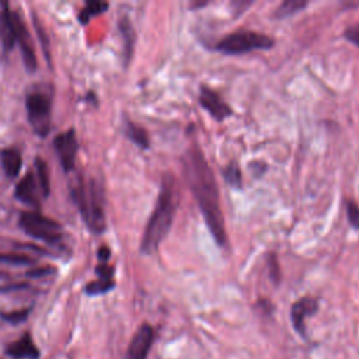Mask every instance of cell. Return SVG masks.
Returning a JSON list of instances; mask_svg holds the SVG:
<instances>
[{
    "instance_id": "4316f807",
    "label": "cell",
    "mask_w": 359,
    "mask_h": 359,
    "mask_svg": "<svg viewBox=\"0 0 359 359\" xmlns=\"http://www.w3.org/2000/svg\"><path fill=\"white\" fill-rule=\"evenodd\" d=\"M268 262H269V275H271V279H272L273 283H278L279 279H280V272H279V266H278L276 257H269Z\"/></svg>"
},
{
    "instance_id": "83f0119b",
    "label": "cell",
    "mask_w": 359,
    "mask_h": 359,
    "mask_svg": "<svg viewBox=\"0 0 359 359\" xmlns=\"http://www.w3.org/2000/svg\"><path fill=\"white\" fill-rule=\"evenodd\" d=\"M95 272L98 275V278H104V279H112L114 275V268L109 266L108 264H100L95 268Z\"/></svg>"
},
{
    "instance_id": "9a60e30c",
    "label": "cell",
    "mask_w": 359,
    "mask_h": 359,
    "mask_svg": "<svg viewBox=\"0 0 359 359\" xmlns=\"http://www.w3.org/2000/svg\"><path fill=\"white\" fill-rule=\"evenodd\" d=\"M22 158L21 153L17 149L8 147L1 151V165L4 170V174L8 178H15L21 170Z\"/></svg>"
},
{
    "instance_id": "2e32d148",
    "label": "cell",
    "mask_w": 359,
    "mask_h": 359,
    "mask_svg": "<svg viewBox=\"0 0 359 359\" xmlns=\"http://www.w3.org/2000/svg\"><path fill=\"white\" fill-rule=\"evenodd\" d=\"M118 25H119V31H121V35H122V39H123V56H125V60L128 62L132 56V52H133L135 29H133L128 17L121 18Z\"/></svg>"
},
{
    "instance_id": "277c9868",
    "label": "cell",
    "mask_w": 359,
    "mask_h": 359,
    "mask_svg": "<svg viewBox=\"0 0 359 359\" xmlns=\"http://www.w3.org/2000/svg\"><path fill=\"white\" fill-rule=\"evenodd\" d=\"M273 39L255 31H236L223 36L215 45V49L224 55H244L257 49H271Z\"/></svg>"
},
{
    "instance_id": "8992f818",
    "label": "cell",
    "mask_w": 359,
    "mask_h": 359,
    "mask_svg": "<svg viewBox=\"0 0 359 359\" xmlns=\"http://www.w3.org/2000/svg\"><path fill=\"white\" fill-rule=\"evenodd\" d=\"M28 121L34 132L39 136H46L50 130V100L41 91H32L27 97Z\"/></svg>"
},
{
    "instance_id": "d6986e66",
    "label": "cell",
    "mask_w": 359,
    "mask_h": 359,
    "mask_svg": "<svg viewBox=\"0 0 359 359\" xmlns=\"http://www.w3.org/2000/svg\"><path fill=\"white\" fill-rule=\"evenodd\" d=\"M306 6H307V1H304V0H285L275 10V17H278V18L289 17V15L294 14L296 11L304 8Z\"/></svg>"
},
{
    "instance_id": "5bb4252c",
    "label": "cell",
    "mask_w": 359,
    "mask_h": 359,
    "mask_svg": "<svg viewBox=\"0 0 359 359\" xmlns=\"http://www.w3.org/2000/svg\"><path fill=\"white\" fill-rule=\"evenodd\" d=\"M15 198L24 202L28 206H32L35 209L39 208L38 196H36V185H35V177L32 172H28L15 187Z\"/></svg>"
},
{
    "instance_id": "5b68a950",
    "label": "cell",
    "mask_w": 359,
    "mask_h": 359,
    "mask_svg": "<svg viewBox=\"0 0 359 359\" xmlns=\"http://www.w3.org/2000/svg\"><path fill=\"white\" fill-rule=\"evenodd\" d=\"M20 227L31 237L38 238L45 243H49V244L57 243L63 236L62 226L57 222H55L46 216H42L38 212L21 213Z\"/></svg>"
},
{
    "instance_id": "8fae6325",
    "label": "cell",
    "mask_w": 359,
    "mask_h": 359,
    "mask_svg": "<svg viewBox=\"0 0 359 359\" xmlns=\"http://www.w3.org/2000/svg\"><path fill=\"white\" fill-rule=\"evenodd\" d=\"M14 20H15V35H17V42L20 43L22 62L28 72H34L36 69V56H35L31 35L25 24L21 21V18L15 13H14Z\"/></svg>"
},
{
    "instance_id": "7a4b0ae2",
    "label": "cell",
    "mask_w": 359,
    "mask_h": 359,
    "mask_svg": "<svg viewBox=\"0 0 359 359\" xmlns=\"http://www.w3.org/2000/svg\"><path fill=\"white\" fill-rule=\"evenodd\" d=\"M180 201L178 184L171 174H164L160 184V192L156 206L150 215V219L143 231L140 241V251L143 254H151L157 250L171 229L175 210Z\"/></svg>"
},
{
    "instance_id": "30bf717a",
    "label": "cell",
    "mask_w": 359,
    "mask_h": 359,
    "mask_svg": "<svg viewBox=\"0 0 359 359\" xmlns=\"http://www.w3.org/2000/svg\"><path fill=\"white\" fill-rule=\"evenodd\" d=\"M318 310V302L314 297L304 296L296 300L290 309V320L296 332L306 337V318L316 314Z\"/></svg>"
},
{
    "instance_id": "484cf974",
    "label": "cell",
    "mask_w": 359,
    "mask_h": 359,
    "mask_svg": "<svg viewBox=\"0 0 359 359\" xmlns=\"http://www.w3.org/2000/svg\"><path fill=\"white\" fill-rule=\"evenodd\" d=\"M344 38L349 42H352L353 45L359 46V24L351 25L344 31Z\"/></svg>"
},
{
    "instance_id": "603a6c76",
    "label": "cell",
    "mask_w": 359,
    "mask_h": 359,
    "mask_svg": "<svg viewBox=\"0 0 359 359\" xmlns=\"http://www.w3.org/2000/svg\"><path fill=\"white\" fill-rule=\"evenodd\" d=\"M0 262L8 264V265H31L35 262V259L24 254L0 252Z\"/></svg>"
},
{
    "instance_id": "f1b7e54d",
    "label": "cell",
    "mask_w": 359,
    "mask_h": 359,
    "mask_svg": "<svg viewBox=\"0 0 359 359\" xmlns=\"http://www.w3.org/2000/svg\"><path fill=\"white\" fill-rule=\"evenodd\" d=\"M53 272H55L53 266H41V268H35V269L28 271L27 275L38 278V276H45V275H49V273H53Z\"/></svg>"
},
{
    "instance_id": "3957f363",
    "label": "cell",
    "mask_w": 359,
    "mask_h": 359,
    "mask_svg": "<svg viewBox=\"0 0 359 359\" xmlns=\"http://www.w3.org/2000/svg\"><path fill=\"white\" fill-rule=\"evenodd\" d=\"M72 198L76 202L79 210L81 212L87 226L94 233H102L105 229V215L102 208V194L94 184L90 181L88 185H84L81 178H74V184L70 185Z\"/></svg>"
},
{
    "instance_id": "ffe728a7",
    "label": "cell",
    "mask_w": 359,
    "mask_h": 359,
    "mask_svg": "<svg viewBox=\"0 0 359 359\" xmlns=\"http://www.w3.org/2000/svg\"><path fill=\"white\" fill-rule=\"evenodd\" d=\"M107 8H108V3H102V1H87V3H86V7L81 10L79 18H80V21H81L83 24H87V21H88L91 17H94V15H97V14L105 11Z\"/></svg>"
},
{
    "instance_id": "7402d4cb",
    "label": "cell",
    "mask_w": 359,
    "mask_h": 359,
    "mask_svg": "<svg viewBox=\"0 0 359 359\" xmlns=\"http://www.w3.org/2000/svg\"><path fill=\"white\" fill-rule=\"evenodd\" d=\"M114 286H115V283H114L112 279L98 278L97 280H94V282H91V283H88L86 286V293L90 294V296L101 294V293H105V292L111 290Z\"/></svg>"
},
{
    "instance_id": "f546056e",
    "label": "cell",
    "mask_w": 359,
    "mask_h": 359,
    "mask_svg": "<svg viewBox=\"0 0 359 359\" xmlns=\"http://www.w3.org/2000/svg\"><path fill=\"white\" fill-rule=\"evenodd\" d=\"M97 255H98V259H100L101 264H107V261H108L109 257H111V250L104 245V247H101V248L98 250Z\"/></svg>"
},
{
    "instance_id": "4fadbf2b",
    "label": "cell",
    "mask_w": 359,
    "mask_h": 359,
    "mask_svg": "<svg viewBox=\"0 0 359 359\" xmlns=\"http://www.w3.org/2000/svg\"><path fill=\"white\" fill-rule=\"evenodd\" d=\"M6 353L13 358H22V359H36L39 356V351L35 346L34 341L31 339L29 334L22 335L15 342L6 346Z\"/></svg>"
},
{
    "instance_id": "44dd1931",
    "label": "cell",
    "mask_w": 359,
    "mask_h": 359,
    "mask_svg": "<svg viewBox=\"0 0 359 359\" xmlns=\"http://www.w3.org/2000/svg\"><path fill=\"white\" fill-rule=\"evenodd\" d=\"M223 177L226 180L227 184H230L233 188H241L243 182H241V171L238 168V165L231 161L230 164H227L223 170Z\"/></svg>"
},
{
    "instance_id": "7c38bea8",
    "label": "cell",
    "mask_w": 359,
    "mask_h": 359,
    "mask_svg": "<svg viewBox=\"0 0 359 359\" xmlns=\"http://www.w3.org/2000/svg\"><path fill=\"white\" fill-rule=\"evenodd\" d=\"M0 36H1L3 48L6 50H10L14 46V43L17 42L14 13L8 8L7 3H3V11H1V17H0Z\"/></svg>"
},
{
    "instance_id": "ac0fdd59",
    "label": "cell",
    "mask_w": 359,
    "mask_h": 359,
    "mask_svg": "<svg viewBox=\"0 0 359 359\" xmlns=\"http://www.w3.org/2000/svg\"><path fill=\"white\" fill-rule=\"evenodd\" d=\"M35 168H36V177L39 181V187L43 196H48L50 192V182H49V170L48 164L38 156L35 158Z\"/></svg>"
},
{
    "instance_id": "6da1fadb",
    "label": "cell",
    "mask_w": 359,
    "mask_h": 359,
    "mask_svg": "<svg viewBox=\"0 0 359 359\" xmlns=\"http://www.w3.org/2000/svg\"><path fill=\"white\" fill-rule=\"evenodd\" d=\"M182 174L196 199L210 234L220 247H226L227 236L216 177L198 144H192L185 151L182 157Z\"/></svg>"
},
{
    "instance_id": "9c48e42d",
    "label": "cell",
    "mask_w": 359,
    "mask_h": 359,
    "mask_svg": "<svg viewBox=\"0 0 359 359\" xmlns=\"http://www.w3.org/2000/svg\"><path fill=\"white\" fill-rule=\"evenodd\" d=\"M153 338H154L153 327L147 323L142 324L136 331V334L133 335L132 341L129 342L125 359H146L153 345Z\"/></svg>"
},
{
    "instance_id": "52a82bcc",
    "label": "cell",
    "mask_w": 359,
    "mask_h": 359,
    "mask_svg": "<svg viewBox=\"0 0 359 359\" xmlns=\"http://www.w3.org/2000/svg\"><path fill=\"white\" fill-rule=\"evenodd\" d=\"M53 146L55 150L59 156L60 164L63 167L65 171H72L74 168V163H76V154L79 150V143L74 135L73 129H67L62 133H59L55 139H53Z\"/></svg>"
},
{
    "instance_id": "e0dca14e",
    "label": "cell",
    "mask_w": 359,
    "mask_h": 359,
    "mask_svg": "<svg viewBox=\"0 0 359 359\" xmlns=\"http://www.w3.org/2000/svg\"><path fill=\"white\" fill-rule=\"evenodd\" d=\"M125 135H126L135 144H137V146L142 147V149H147L149 144H150L147 132H146L142 126H139V125H136V123H133V122H126V125H125Z\"/></svg>"
},
{
    "instance_id": "d4e9b609",
    "label": "cell",
    "mask_w": 359,
    "mask_h": 359,
    "mask_svg": "<svg viewBox=\"0 0 359 359\" xmlns=\"http://www.w3.org/2000/svg\"><path fill=\"white\" fill-rule=\"evenodd\" d=\"M345 208H346V216H348V220H349L351 226L353 229L359 230V206L356 205L355 201L346 199Z\"/></svg>"
},
{
    "instance_id": "cb8c5ba5",
    "label": "cell",
    "mask_w": 359,
    "mask_h": 359,
    "mask_svg": "<svg viewBox=\"0 0 359 359\" xmlns=\"http://www.w3.org/2000/svg\"><path fill=\"white\" fill-rule=\"evenodd\" d=\"M29 314V309H22V310H14V311H1L0 313V317L7 321V323H11V324H18V323H22L25 321V318L28 317Z\"/></svg>"
},
{
    "instance_id": "ba28073f",
    "label": "cell",
    "mask_w": 359,
    "mask_h": 359,
    "mask_svg": "<svg viewBox=\"0 0 359 359\" xmlns=\"http://www.w3.org/2000/svg\"><path fill=\"white\" fill-rule=\"evenodd\" d=\"M199 104L216 121H223L233 114L231 108L224 102V100L220 97V94L206 86L201 87Z\"/></svg>"
}]
</instances>
